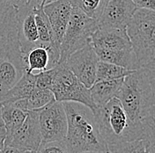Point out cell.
Instances as JSON below:
<instances>
[{"label":"cell","instance_id":"1","mask_svg":"<svg viewBox=\"0 0 155 153\" xmlns=\"http://www.w3.org/2000/svg\"><path fill=\"white\" fill-rule=\"evenodd\" d=\"M63 105L67 117V133L64 143L69 153L108 152L107 144L100 133L92 111L75 102H63Z\"/></svg>","mask_w":155,"mask_h":153},{"label":"cell","instance_id":"2","mask_svg":"<svg viewBox=\"0 0 155 153\" xmlns=\"http://www.w3.org/2000/svg\"><path fill=\"white\" fill-rule=\"evenodd\" d=\"M94 117L100 133L107 145L142 139V127L130 120L122 103L112 98L102 107H98Z\"/></svg>","mask_w":155,"mask_h":153},{"label":"cell","instance_id":"3","mask_svg":"<svg viewBox=\"0 0 155 153\" xmlns=\"http://www.w3.org/2000/svg\"><path fill=\"white\" fill-rule=\"evenodd\" d=\"M130 120L139 124L145 113L155 105V91L144 68L126 76L116 94Z\"/></svg>","mask_w":155,"mask_h":153},{"label":"cell","instance_id":"4","mask_svg":"<svg viewBox=\"0 0 155 153\" xmlns=\"http://www.w3.org/2000/svg\"><path fill=\"white\" fill-rule=\"evenodd\" d=\"M140 68L155 59V12L137 9L126 27Z\"/></svg>","mask_w":155,"mask_h":153},{"label":"cell","instance_id":"5","mask_svg":"<svg viewBox=\"0 0 155 153\" xmlns=\"http://www.w3.org/2000/svg\"><path fill=\"white\" fill-rule=\"evenodd\" d=\"M98 21L88 17L81 10L71 6L67 28L60 46L58 64L65 63L73 52L91 43L92 35L98 29Z\"/></svg>","mask_w":155,"mask_h":153},{"label":"cell","instance_id":"6","mask_svg":"<svg viewBox=\"0 0 155 153\" xmlns=\"http://www.w3.org/2000/svg\"><path fill=\"white\" fill-rule=\"evenodd\" d=\"M51 91L56 101L78 103L89 108L94 115L96 113L98 107L92 98L90 89L78 80L64 63H60L55 67Z\"/></svg>","mask_w":155,"mask_h":153},{"label":"cell","instance_id":"7","mask_svg":"<svg viewBox=\"0 0 155 153\" xmlns=\"http://www.w3.org/2000/svg\"><path fill=\"white\" fill-rule=\"evenodd\" d=\"M17 17L18 10L0 0V58L9 57L25 64L18 40Z\"/></svg>","mask_w":155,"mask_h":153},{"label":"cell","instance_id":"8","mask_svg":"<svg viewBox=\"0 0 155 153\" xmlns=\"http://www.w3.org/2000/svg\"><path fill=\"white\" fill-rule=\"evenodd\" d=\"M41 142L64 141L67 133V117L63 102L55 101L39 111Z\"/></svg>","mask_w":155,"mask_h":153},{"label":"cell","instance_id":"9","mask_svg":"<svg viewBox=\"0 0 155 153\" xmlns=\"http://www.w3.org/2000/svg\"><path fill=\"white\" fill-rule=\"evenodd\" d=\"M100 59L91 43L73 52L65 61V66L87 89L96 81L97 67Z\"/></svg>","mask_w":155,"mask_h":153},{"label":"cell","instance_id":"10","mask_svg":"<svg viewBox=\"0 0 155 153\" xmlns=\"http://www.w3.org/2000/svg\"><path fill=\"white\" fill-rule=\"evenodd\" d=\"M41 144V134L39 125V111H28L24 123L11 138L5 140V146L36 151Z\"/></svg>","mask_w":155,"mask_h":153},{"label":"cell","instance_id":"11","mask_svg":"<svg viewBox=\"0 0 155 153\" xmlns=\"http://www.w3.org/2000/svg\"><path fill=\"white\" fill-rule=\"evenodd\" d=\"M131 0H107L98 20L100 29H126L136 10Z\"/></svg>","mask_w":155,"mask_h":153},{"label":"cell","instance_id":"12","mask_svg":"<svg viewBox=\"0 0 155 153\" xmlns=\"http://www.w3.org/2000/svg\"><path fill=\"white\" fill-rule=\"evenodd\" d=\"M18 40L20 51L25 56L30 50L41 46L39 43L38 30L35 23L34 7L25 5L18 9Z\"/></svg>","mask_w":155,"mask_h":153},{"label":"cell","instance_id":"13","mask_svg":"<svg viewBox=\"0 0 155 153\" xmlns=\"http://www.w3.org/2000/svg\"><path fill=\"white\" fill-rule=\"evenodd\" d=\"M43 11L47 15L54 35V43L60 50L61 43L67 28L71 5L68 0H56L44 5Z\"/></svg>","mask_w":155,"mask_h":153},{"label":"cell","instance_id":"14","mask_svg":"<svg viewBox=\"0 0 155 153\" xmlns=\"http://www.w3.org/2000/svg\"><path fill=\"white\" fill-rule=\"evenodd\" d=\"M94 48L103 50L132 49L126 29H100L92 35L91 43Z\"/></svg>","mask_w":155,"mask_h":153},{"label":"cell","instance_id":"15","mask_svg":"<svg viewBox=\"0 0 155 153\" xmlns=\"http://www.w3.org/2000/svg\"><path fill=\"white\" fill-rule=\"evenodd\" d=\"M100 61L124 67L130 71L140 69L133 49L130 50H103L94 48Z\"/></svg>","mask_w":155,"mask_h":153},{"label":"cell","instance_id":"16","mask_svg":"<svg viewBox=\"0 0 155 153\" xmlns=\"http://www.w3.org/2000/svg\"><path fill=\"white\" fill-rule=\"evenodd\" d=\"M26 72V65L9 57L0 58V89L8 91Z\"/></svg>","mask_w":155,"mask_h":153},{"label":"cell","instance_id":"17","mask_svg":"<svg viewBox=\"0 0 155 153\" xmlns=\"http://www.w3.org/2000/svg\"><path fill=\"white\" fill-rule=\"evenodd\" d=\"M24 61L26 64V72L33 75H38L39 73L55 67L48 50L43 46H37L30 50L24 56Z\"/></svg>","mask_w":155,"mask_h":153},{"label":"cell","instance_id":"18","mask_svg":"<svg viewBox=\"0 0 155 153\" xmlns=\"http://www.w3.org/2000/svg\"><path fill=\"white\" fill-rule=\"evenodd\" d=\"M124 80V78L112 81H100L94 83L89 89L97 107L104 106L112 98L116 97L123 85Z\"/></svg>","mask_w":155,"mask_h":153},{"label":"cell","instance_id":"19","mask_svg":"<svg viewBox=\"0 0 155 153\" xmlns=\"http://www.w3.org/2000/svg\"><path fill=\"white\" fill-rule=\"evenodd\" d=\"M35 79L36 75H33L28 72H25L23 76L19 82L12 87L11 89L5 92L3 97L1 105L15 104L19 100L25 99L28 97L34 89L36 88L35 86Z\"/></svg>","mask_w":155,"mask_h":153},{"label":"cell","instance_id":"20","mask_svg":"<svg viewBox=\"0 0 155 153\" xmlns=\"http://www.w3.org/2000/svg\"><path fill=\"white\" fill-rule=\"evenodd\" d=\"M1 116L6 130V139H9L24 123L28 112L13 104H9L1 105Z\"/></svg>","mask_w":155,"mask_h":153},{"label":"cell","instance_id":"21","mask_svg":"<svg viewBox=\"0 0 155 153\" xmlns=\"http://www.w3.org/2000/svg\"><path fill=\"white\" fill-rule=\"evenodd\" d=\"M55 101V96L51 90L35 88L28 97L19 100L13 105L27 112L40 111Z\"/></svg>","mask_w":155,"mask_h":153},{"label":"cell","instance_id":"22","mask_svg":"<svg viewBox=\"0 0 155 153\" xmlns=\"http://www.w3.org/2000/svg\"><path fill=\"white\" fill-rule=\"evenodd\" d=\"M142 140L146 144L149 151L155 153V105L151 107L142 118Z\"/></svg>","mask_w":155,"mask_h":153},{"label":"cell","instance_id":"23","mask_svg":"<svg viewBox=\"0 0 155 153\" xmlns=\"http://www.w3.org/2000/svg\"><path fill=\"white\" fill-rule=\"evenodd\" d=\"M133 71L127 70L125 68L118 67L113 64H109L107 62L99 61L97 67L96 81H112L123 79L130 75Z\"/></svg>","mask_w":155,"mask_h":153},{"label":"cell","instance_id":"24","mask_svg":"<svg viewBox=\"0 0 155 153\" xmlns=\"http://www.w3.org/2000/svg\"><path fill=\"white\" fill-rule=\"evenodd\" d=\"M71 6L81 10L88 17L99 20L107 0H68Z\"/></svg>","mask_w":155,"mask_h":153},{"label":"cell","instance_id":"25","mask_svg":"<svg viewBox=\"0 0 155 153\" xmlns=\"http://www.w3.org/2000/svg\"><path fill=\"white\" fill-rule=\"evenodd\" d=\"M107 153H145L146 144L142 139L107 145Z\"/></svg>","mask_w":155,"mask_h":153},{"label":"cell","instance_id":"26","mask_svg":"<svg viewBox=\"0 0 155 153\" xmlns=\"http://www.w3.org/2000/svg\"><path fill=\"white\" fill-rule=\"evenodd\" d=\"M36 153H69L64 141L41 142Z\"/></svg>","mask_w":155,"mask_h":153},{"label":"cell","instance_id":"27","mask_svg":"<svg viewBox=\"0 0 155 153\" xmlns=\"http://www.w3.org/2000/svg\"><path fill=\"white\" fill-rule=\"evenodd\" d=\"M54 75H55V67L44 72L39 73L38 75H36V79H35L36 88L51 90Z\"/></svg>","mask_w":155,"mask_h":153},{"label":"cell","instance_id":"28","mask_svg":"<svg viewBox=\"0 0 155 153\" xmlns=\"http://www.w3.org/2000/svg\"><path fill=\"white\" fill-rule=\"evenodd\" d=\"M137 9H146L155 12V0H131Z\"/></svg>","mask_w":155,"mask_h":153},{"label":"cell","instance_id":"29","mask_svg":"<svg viewBox=\"0 0 155 153\" xmlns=\"http://www.w3.org/2000/svg\"><path fill=\"white\" fill-rule=\"evenodd\" d=\"M144 68L148 76L150 78V81L152 82V85L153 87V89L155 91V59L153 61H152L151 63H149L148 65H146L145 67H142Z\"/></svg>","mask_w":155,"mask_h":153},{"label":"cell","instance_id":"30","mask_svg":"<svg viewBox=\"0 0 155 153\" xmlns=\"http://www.w3.org/2000/svg\"><path fill=\"white\" fill-rule=\"evenodd\" d=\"M0 153H36V151L20 149V148H15L12 146H4V148L0 150Z\"/></svg>","mask_w":155,"mask_h":153},{"label":"cell","instance_id":"31","mask_svg":"<svg viewBox=\"0 0 155 153\" xmlns=\"http://www.w3.org/2000/svg\"><path fill=\"white\" fill-rule=\"evenodd\" d=\"M5 139H6V130L1 116V106H0V150L4 148Z\"/></svg>","mask_w":155,"mask_h":153},{"label":"cell","instance_id":"32","mask_svg":"<svg viewBox=\"0 0 155 153\" xmlns=\"http://www.w3.org/2000/svg\"><path fill=\"white\" fill-rule=\"evenodd\" d=\"M56 0H28L27 5H29L33 7H38V6H44Z\"/></svg>","mask_w":155,"mask_h":153},{"label":"cell","instance_id":"33","mask_svg":"<svg viewBox=\"0 0 155 153\" xmlns=\"http://www.w3.org/2000/svg\"><path fill=\"white\" fill-rule=\"evenodd\" d=\"M7 3H9L10 5H12V6H14L16 9H19L20 7L24 6L25 5L28 4V0H5Z\"/></svg>","mask_w":155,"mask_h":153},{"label":"cell","instance_id":"34","mask_svg":"<svg viewBox=\"0 0 155 153\" xmlns=\"http://www.w3.org/2000/svg\"><path fill=\"white\" fill-rule=\"evenodd\" d=\"M5 90H3V89H0V106H1V103H2V100H3V97L5 96Z\"/></svg>","mask_w":155,"mask_h":153},{"label":"cell","instance_id":"35","mask_svg":"<svg viewBox=\"0 0 155 153\" xmlns=\"http://www.w3.org/2000/svg\"><path fill=\"white\" fill-rule=\"evenodd\" d=\"M78 153H105L102 151H83V152H78Z\"/></svg>","mask_w":155,"mask_h":153},{"label":"cell","instance_id":"36","mask_svg":"<svg viewBox=\"0 0 155 153\" xmlns=\"http://www.w3.org/2000/svg\"><path fill=\"white\" fill-rule=\"evenodd\" d=\"M145 153H153V152H151V151H149L148 150H147V148H146V151H145Z\"/></svg>","mask_w":155,"mask_h":153}]
</instances>
